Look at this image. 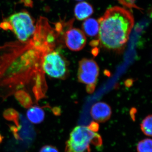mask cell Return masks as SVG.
<instances>
[{
    "label": "cell",
    "mask_w": 152,
    "mask_h": 152,
    "mask_svg": "<svg viewBox=\"0 0 152 152\" xmlns=\"http://www.w3.org/2000/svg\"><path fill=\"white\" fill-rule=\"evenodd\" d=\"M45 54L31 39L0 46V97L6 99L25 90L31 91L37 101L45 97L48 89L42 67Z\"/></svg>",
    "instance_id": "1"
},
{
    "label": "cell",
    "mask_w": 152,
    "mask_h": 152,
    "mask_svg": "<svg viewBox=\"0 0 152 152\" xmlns=\"http://www.w3.org/2000/svg\"><path fill=\"white\" fill-rule=\"evenodd\" d=\"M98 21L99 41L102 46L115 51L122 50L134 24L132 13L121 7H112Z\"/></svg>",
    "instance_id": "2"
},
{
    "label": "cell",
    "mask_w": 152,
    "mask_h": 152,
    "mask_svg": "<svg viewBox=\"0 0 152 152\" xmlns=\"http://www.w3.org/2000/svg\"><path fill=\"white\" fill-rule=\"evenodd\" d=\"M102 145V140L99 134L88 126H79L71 132L65 152H89L91 145L100 147Z\"/></svg>",
    "instance_id": "3"
},
{
    "label": "cell",
    "mask_w": 152,
    "mask_h": 152,
    "mask_svg": "<svg viewBox=\"0 0 152 152\" xmlns=\"http://www.w3.org/2000/svg\"><path fill=\"white\" fill-rule=\"evenodd\" d=\"M5 30L12 31L19 41L25 42L32 37L36 25L32 17L26 11H22L9 17L0 25Z\"/></svg>",
    "instance_id": "4"
},
{
    "label": "cell",
    "mask_w": 152,
    "mask_h": 152,
    "mask_svg": "<svg viewBox=\"0 0 152 152\" xmlns=\"http://www.w3.org/2000/svg\"><path fill=\"white\" fill-rule=\"evenodd\" d=\"M62 34L51 26L46 18L40 17L31 39L35 46L45 54L55 50Z\"/></svg>",
    "instance_id": "5"
},
{
    "label": "cell",
    "mask_w": 152,
    "mask_h": 152,
    "mask_svg": "<svg viewBox=\"0 0 152 152\" xmlns=\"http://www.w3.org/2000/svg\"><path fill=\"white\" fill-rule=\"evenodd\" d=\"M68 61L58 50L44 55L42 67L44 73L53 78L64 80L69 75Z\"/></svg>",
    "instance_id": "6"
},
{
    "label": "cell",
    "mask_w": 152,
    "mask_h": 152,
    "mask_svg": "<svg viewBox=\"0 0 152 152\" xmlns=\"http://www.w3.org/2000/svg\"><path fill=\"white\" fill-rule=\"evenodd\" d=\"M99 72V66L94 60L83 58L79 62L78 80L87 85V91L89 94L94 91Z\"/></svg>",
    "instance_id": "7"
},
{
    "label": "cell",
    "mask_w": 152,
    "mask_h": 152,
    "mask_svg": "<svg viewBox=\"0 0 152 152\" xmlns=\"http://www.w3.org/2000/svg\"><path fill=\"white\" fill-rule=\"evenodd\" d=\"M64 42L67 47L73 51H79L86 45L87 39L83 31L77 28H70L64 36Z\"/></svg>",
    "instance_id": "8"
},
{
    "label": "cell",
    "mask_w": 152,
    "mask_h": 152,
    "mask_svg": "<svg viewBox=\"0 0 152 152\" xmlns=\"http://www.w3.org/2000/svg\"><path fill=\"white\" fill-rule=\"evenodd\" d=\"M91 114L93 119L97 122H105L111 116V108L106 103L98 102L92 107Z\"/></svg>",
    "instance_id": "9"
},
{
    "label": "cell",
    "mask_w": 152,
    "mask_h": 152,
    "mask_svg": "<svg viewBox=\"0 0 152 152\" xmlns=\"http://www.w3.org/2000/svg\"><path fill=\"white\" fill-rule=\"evenodd\" d=\"M94 13L92 6L86 2H82L78 4L75 9V15L79 20H83L88 19Z\"/></svg>",
    "instance_id": "10"
},
{
    "label": "cell",
    "mask_w": 152,
    "mask_h": 152,
    "mask_svg": "<svg viewBox=\"0 0 152 152\" xmlns=\"http://www.w3.org/2000/svg\"><path fill=\"white\" fill-rule=\"evenodd\" d=\"M83 32L89 37H95L99 35V22L96 19H86L82 25Z\"/></svg>",
    "instance_id": "11"
},
{
    "label": "cell",
    "mask_w": 152,
    "mask_h": 152,
    "mask_svg": "<svg viewBox=\"0 0 152 152\" xmlns=\"http://www.w3.org/2000/svg\"><path fill=\"white\" fill-rule=\"evenodd\" d=\"M27 112V116L30 122L34 124H39L43 121L45 118V112L38 106H31Z\"/></svg>",
    "instance_id": "12"
},
{
    "label": "cell",
    "mask_w": 152,
    "mask_h": 152,
    "mask_svg": "<svg viewBox=\"0 0 152 152\" xmlns=\"http://www.w3.org/2000/svg\"><path fill=\"white\" fill-rule=\"evenodd\" d=\"M152 115L147 116L140 124L141 129L142 132L146 135L151 137L152 131Z\"/></svg>",
    "instance_id": "13"
},
{
    "label": "cell",
    "mask_w": 152,
    "mask_h": 152,
    "mask_svg": "<svg viewBox=\"0 0 152 152\" xmlns=\"http://www.w3.org/2000/svg\"><path fill=\"white\" fill-rule=\"evenodd\" d=\"M138 152H152V141L151 139H145L139 142L137 145Z\"/></svg>",
    "instance_id": "14"
},
{
    "label": "cell",
    "mask_w": 152,
    "mask_h": 152,
    "mask_svg": "<svg viewBox=\"0 0 152 152\" xmlns=\"http://www.w3.org/2000/svg\"><path fill=\"white\" fill-rule=\"evenodd\" d=\"M4 116L7 120L13 121L16 124H18L19 115L18 112L13 109H8L5 111Z\"/></svg>",
    "instance_id": "15"
},
{
    "label": "cell",
    "mask_w": 152,
    "mask_h": 152,
    "mask_svg": "<svg viewBox=\"0 0 152 152\" xmlns=\"http://www.w3.org/2000/svg\"><path fill=\"white\" fill-rule=\"evenodd\" d=\"M39 152H59L57 148L50 145L44 146L41 148Z\"/></svg>",
    "instance_id": "16"
},
{
    "label": "cell",
    "mask_w": 152,
    "mask_h": 152,
    "mask_svg": "<svg viewBox=\"0 0 152 152\" xmlns=\"http://www.w3.org/2000/svg\"><path fill=\"white\" fill-rule=\"evenodd\" d=\"M26 5L31 7L32 6V2L31 0H22Z\"/></svg>",
    "instance_id": "17"
},
{
    "label": "cell",
    "mask_w": 152,
    "mask_h": 152,
    "mask_svg": "<svg viewBox=\"0 0 152 152\" xmlns=\"http://www.w3.org/2000/svg\"><path fill=\"white\" fill-rule=\"evenodd\" d=\"M2 137L1 136V134H0V143L2 142Z\"/></svg>",
    "instance_id": "18"
},
{
    "label": "cell",
    "mask_w": 152,
    "mask_h": 152,
    "mask_svg": "<svg viewBox=\"0 0 152 152\" xmlns=\"http://www.w3.org/2000/svg\"><path fill=\"white\" fill-rule=\"evenodd\" d=\"M77 1H83V0H77Z\"/></svg>",
    "instance_id": "19"
}]
</instances>
